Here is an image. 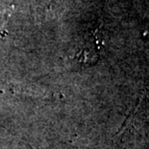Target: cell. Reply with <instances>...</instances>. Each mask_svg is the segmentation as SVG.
Returning a JSON list of instances; mask_svg holds the SVG:
<instances>
[{"label": "cell", "mask_w": 149, "mask_h": 149, "mask_svg": "<svg viewBox=\"0 0 149 149\" xmlns=\"http://www.w3.org/2000/svg\"><path fill=\"white\" fill-rule=\"evenodd\" d=\"M13 10H14V7L11 6L0 12V38H4L8 35L7 24L13 14Z\"/></svg>", "instance_id": "1"}]
</instances>
